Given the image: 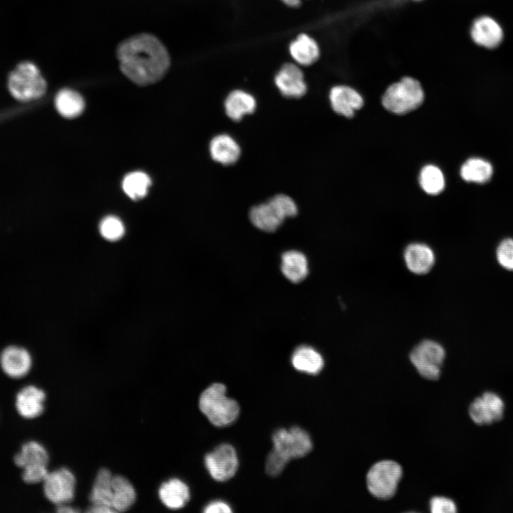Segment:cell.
Here are the masks:
<instances>
[{"instance_id":"6da1fadb","label":"cell","mask_w":513,"mask_h":513,"mask_svg":"<svg viewBox=\"0 0 513 513\" xmlns=\"http://www.w3.org/2000/svg\"><path fill=\"white\" fill-rule=\"evenodd\" d=\"M117 55L123 74L140 86L160 81L170 63L165 46L155 36L147 33L136 35L122 42Z\"/></svg>"},{"instance_id":"7a4b0ae2","label":"cell","mask_w":513,"mask_h":513,"mask_svg":"<svg viewBox=\"0 0 513 513\" xmlns=\"http://www.w3.org/2000/svg\"><path fill=\"white\" fill-rule=\"evenodd\" d=\"M273 450L266 461V471L277 476L292 459L301 458L309 453L313 443L309 433L299 427L289 430L280 428L272 435Z\"/></svg>"},{"instance_id":"3957f363","label":"cell","mask_w":513,"mask_h":513,"mask_svg":"<svg viewBox=\"0 0 513 513\" xmlns=\"http://www.w3.org/2000/svg\"><path fill=\"white\" fill-rule=\"evenodd\" d=\"M226 386L215 383L207 387L200 395L199 407L201 412L214 426L226 427L239 416L238 403L226 395Z\"/></svg>"},{"instance_id":"277c9868","label":"cell","mask_w":513,"mask_h":513,"mask_svg":"<svg viewBox=\"0 0 513 513\" xmlns=\"http://www.w3.org/2000/svg\"><path fill=\"white\" fill-rule=\"evenodd\" d=\"M11 94L21 101H29L41 97L46 90V82L38 67L32 61L19 63L8 76Z\"/></svg>"},{"instance_id":"5b68a950","label":"cell","mask_w":513,"mask_h":513,"mask_svg":"<svg viewBox=\"0 0 513 513\" xmlns=\"http://www.w3.org/2000/svg\"><path fill=\"white\" fill-rule=\"evenodd\" d=\"M297 212L295 202L288 195L279 194L265 203L253 207L250 210L249 218L256 228L272 232L279 227L286 218L294 217Z\"/></svg>"},{"instance_id":"8992f818","label":"cell","mask_w":513,"mask_h":513,"mask_svg":"<svg viewBox=\"0 0 513 513\" xmlns=\"http://www.w3.org/2000/svg\"><path fill=\"white\" fill-rule=\"evenodd\" d=\"M423 99L420 83L413 78L405 77L388 87L383 96L382 103L391 113L405 114L418 108Z\"/></svg>"},{"instance_id":"52a82bcc","label":"cell","mask_w":513,"mask_h":513,"mask_svg":"<svg viewBox=\"0 0 513 513\" xmlns=\"http://www.w3.org/2000/svg\"><path fill=\"white\" fill-rule=\"evenodd\" d=\"M402 475V467L396 462L379 461L375 463L367 473L368 489L376 498L390 499L395 494Z\"/></svg>"},{"instance_id":"ba28073f","label":"cell","mask_w":513,"mask_h":513,"mask_svg":"<svg viewBox=\"0 0 513 513\" xmlns=\"http://www.w3.org/2000/svg\"><path fill=\"white\" fill-rule=\"evenodd\" d=\"M445 358V351L437 342L424 340L416 345L410 353V360L418 373L428 380H437Z\"/></svg>"},{"instance_id":"9c48e42d","label":"cell","mask_w":513,"mask_h":513,"mask_svg":"<svg viewBox=\"0 0 513 513\" xmlns=\"http://www.w3.org/2000/svg\"><path fill=\"white\" fill-rule=\"evenodd\" d=\"M204 465L214 480L227 481L234 477L238 469L237 452L230 444H221L205 455Z\"/></svg>"},{"instance_id":"30bf717a","label":"cell","mask_w":513,"mask_h":513,"mask_svg":"<svg viewBox=\"0 0 513 513\" xmlns=\"http://www.w3.org/2000/svg\"><path fill=\"white\" fill-rule=\"evenodd\" d=\"M505 404L502 398L492 391H485L475 398L468 408L470 418L477 425H489L501 420Z\"/></svg>"},{"instance_id":"8fae6325","label":"cell","mask_w":513,"mask_h":513,"mask_svg":"<svg viewBox=\"0 0 513 513\" xmlns=\"http://www.w3.org/2000/svg\"><path fill=\"white\" fill-rule=\"evenodd\" d=\"M43 484L46 497L56 505L68 504L73 499L76 478L67 468L48 472Z\"/></svg>"},{"instance_id":"7c38bea8","label":"cell","mask_w":513,"mask_h":513,"mask_svg":"<svg viewBox=\"0 0 513 513\" xmlns=\"http://www.w3.org/2000/svg\"><path fill=\"white\" fill-rule=\"evenodd\" d=\"M0 366L8 376L20 378L28 373L32 366V358L26 348L9 346L0 354Z\"/></svg>"},{"instance_id":"4fadbf2b","label":"cell","mask_w":513,"mask_h":513,"mask_svg":"<svg viewBox=\"0 0 513 513\" xmlns=\"http://www.w3.org/2000/svg\"><path fill=\"white\" fill-rule=\"evenodd\" d=\"M275 84L287 98H301L307 90L301 70L293 63L284 64L275 76Z\"/></svg>"},{"instance_id":"5bb4252c","label":"cell","mask_w":513,"mask_h":513,"mask_svg":"<svg viewBox=\"0 0 513 513\" xmlns=\"http://www.w3.org/2000/svg\"><path fill=\"white\" fill-rule=\"evenodd\" d=\"M45 392L35 385L21 388L16 397V408L19 414L26 419L35 418L44 410Z\"/></svg>"},{"instance_id":"9a60e30c","label":"cell","mask_w":513,"mask_h":513,"mask_svg":"<svg viewBox=\"0 0 513 513\" xmlns=\"http://www.w3.org/2000/svg\"><path fill=\"white\" fill-rule=\"evenodd\" d=\"M403 256L407 268L412 273L420 275L428 273L435 261L433 250L428 245L419 242L408 245Z\"/></svg>"},{"instance_id":"2e32d148","label":"cell","mask_w":513,"mask_h":513,"mask_svg":"<svg viewBox=\"0 0 513 513\" xmlns=\"http://www.w3.org/2000/svg\"><path fill=\"white\" fill-rule=\"evenodd\" d=\"M329 98L333 110L347 118L352 117L363 105L362 96L353 88L346 86L332 88Z\"/></svg>"},{"instance_id":"e0dca14e","label":"cell","mask_w":513,"mask_h":513,"mask_svg":"<svg viewBox=\"0 0 513 513\" xmlns=\"http://www.w3.org/2000/svg\"><path fill=\"white\" fill-rule=\"evenodd\" d=\"M471 36L477 44L492 48L500 43L503 33L500 26L493 19L482 16L474 22Z\"/></svg>"},{"instance_id":"ac0fdd59","label":"cell","mask_w":513,"mask_h":513,"mask_svg":"<svg viewBox=\"0 0 513 513\" xmlns=\"http://www.w3.org/2000/svg\"><path fill=\"white\" fill-rule=\"evenodd\" d=\"M48 454L41 443L29 441L24 443L14 456V463L21 469L47 468Z\"/></svg>"},{"instance_id":"d6986e66","label":"cell","mask_w":513,"mask_h":513,"mask_svg":"<svg viewBox=\"0 0 513 513\" xmlns=\"http://www.w3.org/2000/svg\"><path fill=\"white\" fill-rule=\"evenodd\" d=\"M158 493L161 502L171 509L183 507L190 497L188 486L177 478L163 482L159 488Z\"/></svg>"},{"instance_id":"ffe728a7","label":"cell","mask_w":513,"mask_h":513,"mask_svg":"<svg viewBox=\"0 0 513 513\" xmlns=\"http://www.w3.org/2000/svg\"><path fill=\"white\" fill-rule=\"evenodd\" d=\"M209 152L214 161L229 165L239 159L240 147L230 135L220 134L212 139L209 143Z\"/></svg>"},{"instance_id":"44dd1931","label":"cell","mask_w":513,"mask_h":513,"mask_svg":"<svg viewBox=\"0 0 513 513\" xmlns=\"http://www.w3.org/2000/svg\"><path fill=\"white\" fill-rule=\"evenodd\" d=\"M291 363L295 369L310 375L320 373L324 361L319 352L309 346H301L295 349L291 356Z\"/></svg>"},{"instance_id":"7402d4cb","label":"cell","mask_w":513,"mask_h":513,"mask_svg":"<svg viewBox=\"0 0 513 513\" xmlns=\"http://www.w3.org/2000/svg\"><path fill=\"white\" fill-rule=\"evenodd\" d=\"M256 100L250 93L241 90L232 91L224 101L227 115L233 120H240L256 109Z\"/></svg>"},{"instance_id":"603a6c76","label":"cell","mask_w":513,"mask_h":513,"mask_svg":"<svg viewBox=\"0 0 513 513\" xmlns=\"http://www.w3.org/2000/svg\"><path fill=\"white\" fill-rule=\"evenodd\" d=\"M111 507L115 512H125L135 502L136 493L130 482L123 476L113 475L112 479Z\"/></svg>"},{"instance_id":"cb8c5ba5","label":"cell","mask_w":513,"mask_h":513,"mask_svg":"<svg viewBox=\"0 0 513 513\" xmlns=\"http://www.w3.org/2000/svg\"><path fill=\"white\" fill-rule=\"evenodd\" d=\"M281 269L287 279L293 283H299L308 274V261L303 253L295 250L288 251L281 256Z\"/></svg>"},{"instance_id":"d4e9b609","label":"cell","mask_w":513,"mask_h":513,"mask_svg":"<svg viewBox=\"0 0 513 513\" xmlns=\"http://www.w3.org/2000/svg\"><path fill=\"white\" fill-rule=\"evenodd\" d=\"M55 106L64 118H74L79 116L85 108L83 97L70 88L60 90L55 97Z\"/></svg>"},{"instance_id":"484cf974","label":"cell","mask_w":513,"mask_h":513,"mask_svg":"<svg viewBox=\"0 0 513 513\" xmlns=\"http://www.w3.org/2000/svg\"><path fill=\"white\" fill-rule=\"evenodd\" d=\"M289 51L293 58L299 64L309 66L319 57L316 42L308 35L300 34L291 44Z\"/></svg>"},{"instance_id":"4316f807","label":"cell","mask_w":513,"mask_h":513,"mask_svg":"<svg viewBox=\"0 0 513 513\" xmlns=\"http://www.w3.org/2000/svg\"><path fill=\"white\" fill-rule=\"evenodd\" d=\"M113 476L112 473L105 468H102L98 472L89 496L91 504L112 509Z\"/></svg>"},{"instance_id":"83f0119b","label":"cell","mask_w":513,"mask_h":513,"mask_svg":"<svg viewBox=\"0 0 513 513\" xmlns=\"http://www.w3.org/2000/svg\"><path fill=\"white\" fill-rule=\"evenodd\" d=\"M492 174L491 163L480 157L467 160L460 168V176L466 182L484 183L491 179Z\"/></svg>"},{"instance_id":"f1b7e54d","label":"cell","mask_w":513,"mask_h":513,"mask_svg":"<svg viewBox=\"0 0 513 513\" xmlns=\"http://www.w3.org/2000/svg\"><path fill=\"white\" fill-rule=\"evenodd\" d=\"M151 185L150 177L143 172H133L125 176L122 187L125 193L132 200H138L147 193Z\"/></svg>"},{"instance_id":"f546056e","label":"cell","mask_w":513,"mask_h":513,"mask_svg":"<svg viewBox=\"0 0 513 513\" xmlns=\"http://www.w3.org/2000/svg\"><path fill=\"white\" fill-rule=\"evenodd\" d=\"M419 182L422 189L428 194L437 195L445 187V177L439 167L429 165L420 172Z\"/></svg>"},{"instance_id":"4dcf8cb0","label":"cell","mask_w":513,"mask_h":513,"mask_svg":"<svg viewBox=\"0 0 513 513\" xmlns=\"http://www.w3.org/2000/svg\"><path fill=\"white\" fill-rule=\"evenodd\" d=\"M99 232L104 239L114 242L121 239L124 235L125 227L118 217L110 215L101 220L99 224Z\"/></svg>"},{"instance_id":"1f68e13d","label":"cell","mask_w":513,"mask_h":513,"mask_svg":"<svg viewBox=\"0 0 513 513\" xmlns=\"http://www.w3.org/2000/svg\"><path fill=\"white\" fill-rule=\"evenodd\" d=\"M496 258L502 268L513 271V238H505L498 244Z\"/></svg>"},{"instance_id":"d6a6232c","label":"cell","mask_w":513,"mask_h":513,"mask_svg":"<svg viewBox=\"0 0 513 513\" xmlns=\"http://www.w3.org/2000/svg\"><path fill=\"white\" fill-rule=\"evenodd\" d=\"M430 509L432 513H455L457 512V505L450 498L437 496L430 499Z\"/></svg>"},{"instance_id":"836d02e7","label":"cell","mask_w":513,"mask_h":513,"mask_svg":"<svg viewBox=\"0 0 513 513\" xmlns=\"http://www.w3.org/2000/svg\"><path fill=\"white\" fill-rule=\"evenodd\" d=\"M206 513H230L232 512L230 506L220 500L212 501L207 504L203 510Z\"/></svg>"},{"instance_id":"e575fe53","label":"cell","mask_w":513,"mask_h":513,"mask_svg":"<svg viewBox=\"0 0 513 513\" xmlns=\"http://www.w3.org/2000/svg\"><path fill=\"white\" fill-rule=\"evenodd\" d=\"M87 512H93V513H111L115 512L111 508L104 507V506H100V505H93L91 504L88 509H87Z\"/></svg>"},{"instance_id":"d590c367","label":"cell","mask_w":513,"mask_h":513,"mask_svg":"<svg viewBox=\"0 0 513 513\" xmlns=\"http://www.w3.org/2000/svg\"><path fill=\"white\" fill-rule=\"evenodd\" d=\"M56 512L59 513H76L78 512L79 509H77L68 504H62L56 505Z\"/></svg>"},{"instance_id":"8d00e7d4","label":"cell","mask_w":513,"mask_h":513,"mask_svg":"<svg viewBox=\"0 0 513 513\" xmlns=\"http://www.w3.org/2000/svg\"><path fill=\"white\" fill-rule=\"evenodd\" d=\"M284 4L291 7H297L301 4V0H282Z\"/></svg>"}]
</instances>
